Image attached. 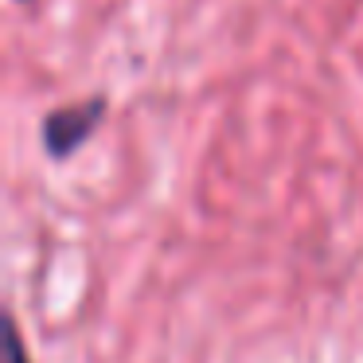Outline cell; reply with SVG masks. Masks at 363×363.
I'll return each mask as SVG.
<instances>
[{"label": "cell", "mask_w": 363, "mask_h": 363, "mask_svg": "<svg viewBox=\"0 0 363 363\" xmlns=\"http://www.w3.org/2000/svg\"><path fill=\"white\" fill-rule=\"evenodd\" d=\"M106 121V98H82V102L59 106L43 118V149L51 160H67L94 137V129Z\"/></svg>", "instance_id": "cell-1"}, {"label": "cell", "mask_w": 363, "mask_h": 363, "mask_svg": "<svg viewBox=\"0 0 363 363\" xmlns=\"http://www.w3.org/2000/svg\"><path fill=\"white\" fill-rule=\"evenodd\" d=\"M9 363H24V352H20L16 332H9Z\"/></svg>", "instance_id": "cell-2"}, {"label": "cell", "mask_w": 363, "mask_h": 363, "mask_svg": "<svg viewBox=\"0 0 363 363\" xmlns=\"http://www.w3.org/2000/svg\"><path fill=\"white\" fill-rule=\"evenodd\" d=\"M16 4H28V0H16Z\"/></svg>", "instance_id": "cell-3"}]
</instances>
